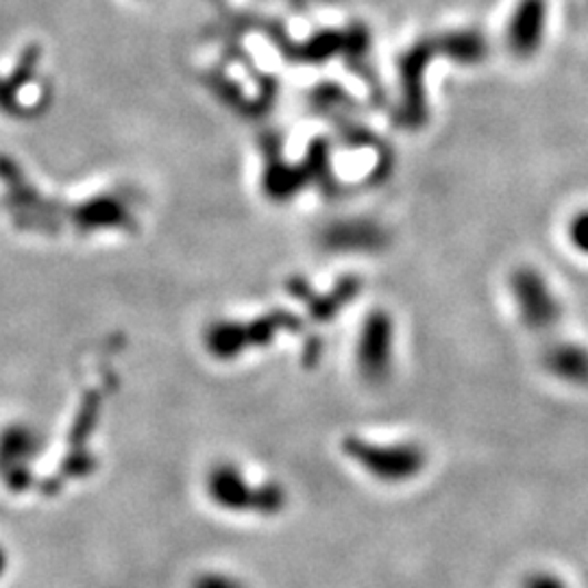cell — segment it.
<instances>
[{
    "instance_id": "cell-1",
    "label": "cell",
    "mask_w": 588,
    "mask_h": 588,
    "mask_svg": "<svg viewBox=\"0 0 588 588\" xmlns=\"http://www.w3.org/2000/svg\"><path fill=\"white\" fill-rule=\"evenodd\" d=\"M510 299L521 325L536 336H549L565 319V306L551 279L536 267H519L508 279Z\"/></svg>"
},
{
    "instance_id": "cell-2",
    "label": "cell",
    "mask_w": 588,
    "mask_h": 588,
    "mask_svg": "<svg viewBox=\"0 0 588 588\" xmlns=\"http://www.w3.org/2000/svg\"><path fill=\"white\" fill-rule=\"evenodd\" d=\"M540 367L560 386L588 390V345L585 342L551 338L542 347Z\"/></svg>"
},
{
    "instance_id": "cell-3",
    "label": "cell",
    "mask_w": 588,
    "mask_h": 588,
    "mask_svg": "<svg viewBox=\"0 0 588 588\" xmlns=\"http://www.w3.org/2000/svg\"><path fill=\"white\" fill-rule=\"evenodd\" d=\"M547 27V2L521 0L508 22V44L512 53L530 57L538 51Z\"/></svg>"
},
{
    "instance_id": "cell-4",
    "label": "cell",
    "mask_w": 588,
    "mask_h": 588,
    "mask_svg": "<svg viewBox=\"0 0 588 588\" xmlns=\"http://www.w3.org/2000/svg\"><path fill=\"white\" fill-rule=\"evenodd\" d=\"M567 238L574 251L588 258V210L571 216L567 225Z\"/></svg>"
},
{
    "instance_id": "cell-5",
    "label": "cell",
    "mask_w": 588,
    "mask_h": 588,
    "mask_svg": "<svg viewBox=\"0 0 588 588\" xmlns=\"http://www.w3.org/2000/svg\"><path fill=\"white\" fill-rule=\"evenodd\" d=\"M519 588H571L569 587V582L560 576V574H556V571H551V569H535V571H530V574H526V578L521 580V585H519Z\"/></svg>"
},
{
    "instance_id": "cell-6",
    "label": "cell",
    "mask_w": 588,
    "mask_h": 588,
    "mask_svg": "<svg viewBox=\"0 0 588 588\" xmlns=\"http://www.w3.org/2000/svg\"><path fill=\"white\" fill-rule=\"evenodd\" d=\"M203 588H233V585H229V582H218V580H216L212 585H208V587Z\"/></svg>"
},
{
    "instance_id": "cell-7",
    "label": "cell",
    "mask_w": 588,
    "mask_h": 588,
    "mask_svg": "<svg viewBox=\"0 0 588 588\" xmlns=\"http://www.w3.org/2000/svg\"><path fill=\"white\" fill-rule=\"evenodd\" d=\"M4 569V558H2V554H0V571Z\"/></svg>"
}]
</instances>
